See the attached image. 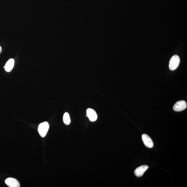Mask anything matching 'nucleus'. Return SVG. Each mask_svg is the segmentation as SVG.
Masks as SVG:
<instances>
[{"mask_svg":"<svg viewBox=\"0 0 187 187\" xmlns=\"http://www.w3.org/2000/svg\"><path fill=\"white\" fill-rule=\"evenodd\" d=\"M180 59L179 57L175 55L171 58L169 62V68L171 70L173 71L177 68L179 65Z\"/></svg>","mask_w":187,"mask_h":187,"instance_id":"f257e3e1","label":"nucleus"},{"mask_svg":"<svg viewBox=\"0 0 187 187\" xmlns=\"http://www.w3.org/2000/svg\"><path fill=\"white\" fill-rule=\"evenodd\" d=\"M49 128V125L47 122H44L39 124L38 128V132L42 137H45Z\"/></svg>","mask_w":187,"mask_h":187,"instance_id":"f03ea898","label":"nucleus"},{"mask_svg":"<svg viewBox=\"0 0 187 187\" xmlns=\"http://www.w3.org/2000/svg\"><path fill=\"white\" fill-rule=\"evenodd\" d=\"M187 103L184 101H180L176 102L173 106L174 111L180 112L186 109L187 108Z\"/></svg>","mask_w":187,"mask_h":187,"instance_id":"7ed1b4c3","label":"nucleus"},{"mask_svg":"<svg viewBox=\"0 0 187 187\" xmlns=\"http://www.w3.org/2000/svg\"><path fill=\"white\" fill-rule=\"evenodd\" d=\"M5 183L7 186L10 187H19L20 186L19 181L13 178H8L5 180Z\"/></svg>","mask_w":187,"mask_h":187,"instance_id":"20e7f679","label":"nucleus"},{"mask_svg":"<svg viewBox=\"0 0 187 187\" xmlns=\"http://www.w3.org/2000/svg\"><path fill=\"white\" fill-rule=\"evenodd\" d=\"M142 140L145 145L149 148H152L154 146V144L151 139L148 135L144 134L142 135Z\"/></svg>","mask_w":187,"mask_h":187,"instance_id":"39448f33","label":"nucleus"},{"mask_svg":"<svg viewBox=\"0 0 187 187\" xmlns=\"http://www.w3.org/2000/svg\"><path fill=\"white\" fill-rule=\"evenodd\" d=\"M87 117L90 121L94 122L97 120V113L92 108H89L86 111Z\"/></svg>","mask_w":187,"mask_h":187,"instance_id":"423d86ee","label":"nucleus"},{"mask_svg":"<svg viewBox=\"0 0 187 187\" xmlns=\"http://www.w3.org/2000/svg\"><path fill=\"white\" fill-rule=\"evenodd\" d=\"M148 168V166L147 165H142L138 167L135 170V175L137 177H141Z\"/></svg>","mask_w":187,"mask_h":187,"instance_id":"0eeeda50","label":"nucleus"},{"mask_svg":"<svg viewBox=\"0 0 187 187\" xmlns=\"http://www.w3.org/2000/svg\"><path fill=\"white\" fill-rule=\"evenodd\" d=\"M14 65V60L12 59H10L8 61L6 62L5 64V66L3 67L4 68L5 70L7 72H10L12 70V68H13Z\"/></svg>","mask_w":187,"mask_h":187,"instance_id":"6e6552de","label":"nucleus"},{"mask_svg":"<svg viewBox=\"0 0 187 187\" xmlns=\"http://www.w3.org/2000/svg\"><path fill=\"white\" fill-rule=\"evenodd\" d=\"M63 121L66 125H68L70 124L71 120L69 114L67 112H66L64 113L63 117Z\"/></svg>","mask_w":187,"mask_h":187,"instance_id":"1a4fd4ad","label":"nucleus"},{"mask_svg":"<svg viewBox=\"0 0 187 187\" xmlns=\"http://www.w3.org/2000/svg\"><path fill=\"white\" fill-rule=\"evenodd\" d=\"M1 51H2L1 47V46H0V53L1 52Z\"/></svg>","mask_w":187,"mask_h":187,"instance_id":"9d476101","label":"nucleus"}]
</instances>
